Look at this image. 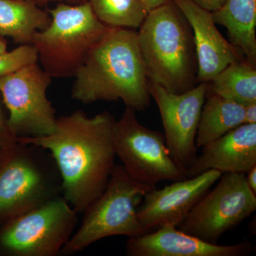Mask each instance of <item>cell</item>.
<instances>
[{"instance_id": "6da1fadb", "label": "cell", "mask_w": 256, "mask_h": 256, "mask_svg": "<svg viewBox=\"0 0 256 256\" xmlns=\"http://www.w3.org/2000/svg\"><path fill=\"white\" fill-rule=\"evenodd\" d=\"M114 122L108 111L88 117L76 110L58 118L50 134L16 141L50 152L62 176V196L84 214L105 190L116 165Z\"/></svg>"}, {"instance_id": "7a4b0ae2", "label": "cell", "mask_w": 256, "mask_h": 256, "mask_svg": "<svg viewBox=\"0 0 256 256\" xmlns=\"http://www.w3.org/2000/svg\"><path fill=\"white\" fill-rule=\"evenodd\" d=\"M74 77L72 98L82 104L121 100L136 111L146 110L150 104L149 82L134 30L109 28Z\"/></svg>"}, {"instance_id": "3957f363", "label": "cell", "mask_w": 256, "mask_h": 256, "mask_svg": "<svg viewBox=\"0 0 256 256\" xmlns=\"http://www.w3.org/2000/svg\"><path fill=\"white\" fill-rule=\"evenodd\" d=\"M139 30L148 82L176 94L196 86L198 62L193 31L178 5L171 0L151 10Z\"/></svg>"}, {"instance_id": "277c9868", "label": "cell", "mask_w": 256, "mask_h": 256, "mask_svg": "<svg viewBox=\"0 0 256 256\" xmlns=\"http://www.w3.org/2000/svg\"><path fill=\"white\" fill-rule=\"evenodd\" d=\"M154 188L136 181L122 165H114L105 190L84 212L82 225L60 254L82 252L108 237L132 238L149 233L140 222L137 212L143 197Z\"/></svg>"}, {"instance_id": "5b68a950", "label": "cell", "mask_w": 256, "mask_h": 256, "mask_svg": "<svg viewBox=\"0 0 256 256\" xmlns=\"http://www.w3.org/2000/svg\"><path fill=\"white\" fill-rule=\"evenodd\" d=\"M47 11L52 21L35 33L32 44L44 70L52 78L74 77L109 28L97 18L87 1L76 4L60 2Z\"/></svg>"}, {"instance_id": "8992f818", "label": "cell", "mask_w": 256, "mask_h": 256, "mask_svg": "<svg viewBox=\"0 0 256 256\" xmlns=\"http://www.w3.org/2000/svg\"><path fill=\"white\" fill-rule=\"evenodd\" d=\"M62 195V180L50 153L18 142L0 162V225Z\"/></svg>"}, {"instance_id": "52a82bcc", "label": "cell", "mask_w": 256, "mask_h": 256, "mask_svg": "<svg viewBox=\"0 0 256 256\" xmlns=\"http://www.w3.org/2000/svg\"><path fill=\"white\" fill-rule=\"evenodd\" d=\"M78 214L55 197L0 225V255L55 256L75 232Z\"/></svg>"}, {"instance_id": "ba28073f", "label": "cell", "mask_w": 256, "mask_h": 256, "mask_svg": "<svg viewBox=\"0 0 256 256\" xmlns=\"http://www.w3.org/2000/svg\"><path fill=\"white\" fill-rule=\"evenodd\" d=\"M136 112L126 107L114 122V150L124 169L136 181L149 186L188 178L170 156L164 134L142 126Z\"/></svg>"}, {"instance_id": "9c48e42d", "label": "cell", "mask_w": 256, "mask_h": 256, "mask_svg": "<svg viewBox=\"0 0 256 256\" xmlns=\"http://www.w3.org/2000/svg\"><path fill=\"white\" fill-rule=\"evenodd\" d=\"M186 216L178 228L210 244H218L256 210V194L248 185L246 173H224Z\"/></svg>"}, {"instance_id": "30bf717a", "label": "cell", "mask_w": 256, "mask_h": 256, "mask_svg": "<svg viewBox=\"0 0 256 256\" xmlns=\"http://www.w3.org/2000/svg\"><path fill=\"white\" fill-rule=\"evenodd\" d=\"M52 79L37 63L0 78V95L16 140L42 137L54 130L56 110L46 94Z\"/></svg>"}, {"instance_id": "8fae6325", "label": "cell", "mask_w": 256, "mask_h": 256, "mask_svg": "<svg viewBox=\"0 0 256 256\" xmlns=\"http://www.w3.org/2000/svg\"><path fill=\"white\" fill-rule=\"evenodd\" d=\"M207 88L208 82H201L188 92L176 94L149 82L150 94L159 108L170 156L184 172L197 158V130Z\"/></svg>"}, {"instance_id": "7c38bea8", "label": "cell", "mask_w": 256, "mask_h": 256, "mask_svg": "<svg viewBox=\"0 0 256 256\" xmlns=\"http://www.w3.org/2000/svg\"><path fill=\"white\" fill-rule=\"evenodd\" d=\"M222 175L210 170L194 178L174 182L161 190L153 188L138 206L140 222L148 232L164 226L178 227Z\"/></svg>"}, {"instance_id": "4fadbf2b", "label": "cell", "mask_w": 256, "mask_h": 256, "mask_svg": "<svg viewBox=\"0 0 256 256\" xmlns=\"http://www.w3.org/2000/svg\"><path fill=\"white\" fill-rule=\"evenodd\" d=\"M193 31L198 62V82H208L229 64L245 58L220 33L212 12L192 0H172Z\"/></svg>"}, {"instance_id": "5bb4252c", "label": "cell", "mask_w": 256, "mask_h": 256, "mask_svg": "<svg viewBox=\"0 0 256 256\" xmlns=\"http://www.w3.org/2000/svg\"><path fill=\"white\" fill-rule=\"evenodd\" d=\"M126 248L128 256H247L252 252L249 242L230 246L210 244L174 226L128 238Z\"/></svg>"}, {"instance_id": "9a60e30c", "label": "cell", "mask_w": 256, "mask_h": 256, "mask_svg": "<svg viewBox=\"0 0 256 256\" xmlns=\"http://www.w3.org/2000/svg\"><path fill=\"white\" fill-rule=\"evenodd\" d=\"M186 170L192 178L208 171L246 173L256 165V124H242L222 137L207 143Z\"/></svg>"}, {"instance_id": "2e32d148", "label": "cell", "mask_w": 256, "mask_h": 256, "mask_svg": "<svg viewBox=\"0 0 256 256\" xmlns=\"http://www.w3.org/2000/svg\"><path fill=\"white\" fill-rule=\"evenodd\" d=\"M212 16L216 24L226 28L230 43L256 64V0H225Z\"/></svg>"}, {"instance_id": "e0dca14e", "label": "cell", "mask_w": 256, "mask_h": 256, "mask_svg": "<svg viewBox=\"0 0 256 256\" xmlns=\"http://www.w3.org/2000/svg\"><path fill=\"white\" fill-rule=\"evenodd\" d=\"M52 21L47 10L32 0H0V36L16 44H32L35 33Z\"/></svg>"}, {"instance_id": "ac0fdd59", "label": "cell", "mask_w": 256, "mask_h": 256, "mask_svg": "<svg viewBox=\"0 0 256 256\" xmlns=\"http://www.w3.org/2000/svg\"><path fill=\"white\" fill-rule=\"evenodd\" d=\"M206 99L197 130L198 148L244 124L245 106L208 90Z\"/></svg>"}, {"instance_id": "d6986e66", "label": "cell", "mask_w": 256, "mask_h": 256, "mask_svg": "<svg viewBox=\"0 0 256 256\" xmlns=\"http://www.w3.org/2000/svg\"><path fill=\"white\" fill-rule=\"evenodd\" d=\"M207 90L244 106L256 102V64L245 58L229 64L208 82Z\"/></svg>"}, {"instance_id": "ffe728a7", "label": "cell", "mask_w": 256, "mask_h": 256, "mask_svg": "<svg viewBox=\"0 0 256 256\" xmlns=\"http://www.w3.org/2000/svg\"><path fill=\"white\" fill-rule=\"evenodd\" d=\"M99 20L108 28H139L149 10L142 0H86Z\"/></svg>"}, {"instance_id": "44dd1931", "label": "cell", "mask_w": 256, "mask_h": 256, "mask_svg": "<svg viewBox=\"0 0 256 256\" xmlns=\"http://www.w3.org/2000/svg\"><path fill=\"white\" fill-rule=\"evenodd\" d=\"M38 53L33 44L20 45L18 48L0 54V78L18 69L37 63Z\"/></svg>"}, {"instance_id": "7402d4cb", "label": "cell", "mask_w": 256, "mask_h": 256, "mask_svg": "<svg viewBox=\"0 0 256 256\" xmlns=\"http://www.w3.org/2000/svg\"><path fill=\"white\" fill-rule=\"evenodd\" d=\"M18 143L12 132L8 120V112L0 95V152H6Z\"/></svg>"}, {"instance_id": "603a6c76", "label": "cell", "mask_w": 256, "mask_h": 256, "mask_svg": "<svg viewBox=\"0 0 256 256\" xmlns=\"http://www.w3.org/2000/svg\"><path fill=\"white\" fill-rule=\"evenodd\" d=\"M204 9L210 12L216 11L223 5L225 0H192Z\"/></svg>"}, {"instance_id": "cb8c5ba5", "label": "cell", "mask_w": 256, "mask_h": 256, "mask_svg": "<svg viewBox=\"0 0 256 256\" xmlns=\"http://www.w3.org/2000/svg\"><path fill=\"white\" fill-rule=\"evenodd\" d=\"M244 124H256V102L245 106Z\"/></svg>"}, {"instance_id": "d4e9b609", "label": "cell", "mask_w": 256, "mask_h": 256, "mask_svg": "<svg viewBox=\"0 0 256 256\" xmlns=\"http://www.w3.org/2000/svg\"><path fill=\"white\" fill-rule=\"evenodd\" d=\"M246 182L249 188L256 194V165L246 173Z\"/></svg>"}, {"instance_id": "484cf974", "label": "cell", "mask_w": 256, "mask_h": 256, "mask_svg": "<svg viewBox=\"0 0 256 256\" xmlns=\"http://www.w3.org/2000/svg\"><path fill=\"white\" fill-rule=\"evenodd\" d=\"M32 1L42 8V6H46L52 2H64L70 4H76L84 2L86 0H32Z\"/></svg>"}, {"instance_id": "4316f807", "label": "cell", "mask_w": 256, "mask_h": 256, "mask_svg": "<svg viewBox=\"0 0 256 256\" xmlns=\"http://www.w3.org/2000/svg\"><path fill=\"white\" fill-rule=\"evenodd\" d=\"M170 1L171 0H142L143 4L146 5V9L149 10V12Z\"/></svg>"}, {"instance_id": "83f0119b", "label": "cell", "mask_w": 256, "mask_h": 256, "mask_svg": "<svg viewBox=\"0 0 256 256\" xmlns=\"http://www.w3.org/2000/svg\"><path fill=\"white\" fill-rule=\"evenodd\" d=\"M8 50V44L4 37L0 36V54L4 53Z\"/></svg>"}, {"instance_id": "f1b7e54d", "label": "cell", "mask_w": 256, "mask_h": 256, "mask_svg": "<svg viewBox=\"0 0 256 256\" xmlns=\"http://www.w3.org/2000/svg\"><path fill=\"white\" fill-rule=\"evenodd\" d=\"M6 152H0V162H1V160H2L3 156H4Z\"/></svg>"}]
</instances>
